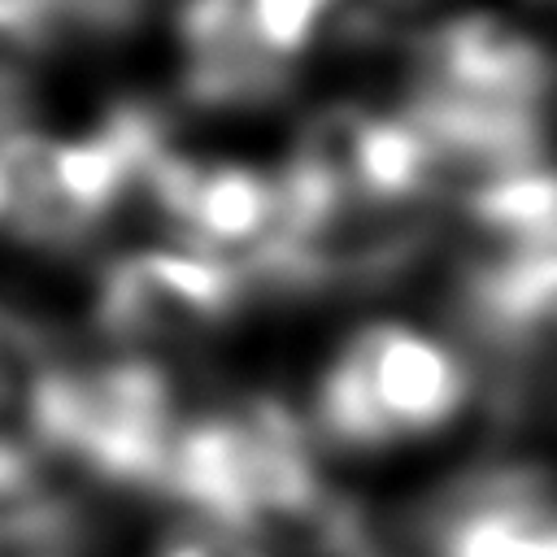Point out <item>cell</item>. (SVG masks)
Instances as JSON below:
<instances>
[{"label": "cell", "instance_id": "cell-7", "mask_svg": "<svg viewBox=\"0 0 557 557\" xmlns=\"http://www.w3.org/2000/svg\"><path fill=\"white\" fill-rule=\"evenodd\" d=\"M470 313L500 352L557 366V252L492 257L470 283Z\"/></svg>", "mask_w": 557, "mask_h": 557}, {"label": "cell", "instance_id": "cell-9", "mask_svg": "<svg viewBox=\"0 0 557 557\" xmlns=\"http://www.w3.org/2000/svg\"><path fill=\"white\" fill-rule=\"evenodd\" d=\"M466 209L492 239V257L557 252V170H544L540 161L479 174Z\"/></svg>", "mask_w": 557, "mask_h": 557}, {"label": "cell", "instance_id": "cell-6", "mask_svg": "<svg viewBox=\"0 0 557 557\" xmlns=\"http://www.w3.org/2000/svg\"><path fill=\"white\" fill-rule=\"evenodd\" d=\"M235 265L196 248H148L113 265L100 322L122 344H170L218 326L235 305Z\"/></svg>", "mask_w": 557, "mask_h": 557}, {"label": "cell", "instance_id": "cell-5", "mask_svg": "<svg viewBox=\"0 0 557 557\" xmlns=\"http://www.w3.org/2000/svg\"><path fill=\"white\" fill-rule=\"evenodd\" d=\"M426 557H557V483L535 466H483L418 522Z\"/></svg>", "mask_w": 557, "mask_h": 557}, {"label": "cell", "instance_id": "cell-11", "mask_svg": "<svg viewBox=\"0 0 557 557\" xmlns=\"http://www.w3.org/2000/svg\"><path fill=\"white\" fill-rule=\"evenodd\" d=\"M0 348H4V326H0Z\"/></svg>", "mask_w": 557, "mask_h": 557}, {"label": "cell", "instance_id": "cell-10", "mask_svg": "<svg viewBox=\"0 0 557 557\" xmlns=\"http://www.w3.org/2000/svg\"><path fill=\"white\" fill-rule=\"evenodd\" d=\"M126 4H131V0H61V9H78V13L100 17V22L122 17V13H126Z\"/></svg>", "mask_w": 557, "mask_h": 557}, {"label": "cell", "instance_id": "cell-3", "mask_svg": "<svg viewBox=\"0 0 557 557\" xmlns=\"http://www.w3.org/2000/svg\"><path fill=\"white\" fill-rule=\"evenodd\" d=\"M470 400L466 361L405 322L361 326L318 383V426L331 444L379 453L448 426Z\"/></svg>", "mask_w": 557, "mask_h": 557}, {"label": "cell", "instance_id": "cell-8", "mask_svg": "<svg viewBox=\"0 0 557 557\" xmlns=\"http://www.w3.org/2000/svg\"><path fill=\"white\" fill-rule=\"evenodd\" d=\"M178 48L191 91L213 104L257 100L283 74L252 48L239 0H183Z\"/></svg>", "mask_w": 557, "mask_h": 557}, {"label": "cell", "instance_id": "cell-2", "mask_svg": "<svg viewBox=\"0 0 557 557\" xmlns=\"http://www.w3.org/2000/svg\"><path fill=\"white\" fill-rule=\"evenodd\" d=\"M22 426L39 453L65 457L109 487L161 492L178 413L170 379L152 361L117 357L87 370L44 366Z\"/></svg>", "mask_w": 557, "mask_h": 557}, {"label": "cell", "instance_id": "cell-1", "mask_svg": "<svg viewBox=\"0 0 557 557\" xmlns=\"http://www.w3.org/2000/svg\"><path fill=\"white\" fill-rule=\"evenodd\" d=\"M548 61L535 39L496 17H457L422 44V91L413 122L440 161L457 157L483 174L535 161Z\"/></svg>", "mask_w": 557, "mask_h": 557}, {"label": "cell", "instance_id": "cell-4", "mask_svg": "<svg viewBox=\"0 0 557 557\" xmlns=\"http://www.w3.org/2000/svg\"><path fill=\"white\" fill-rule=\"evenodd\" d=\"M148 196L183 231L187 248L226 261L257 257L270 265L283 231V183L239 161H196L165 148L152 165ZM231 265V261H226Z\"/></svg>", "mask_w": 557, "mask_h": 557}]
</instances>
